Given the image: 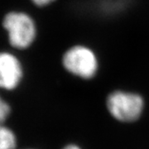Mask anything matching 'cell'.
Wrapping results in <instances>:
<instances>
[{
	"label": "cell",
	"mask_w": 149,
	"mask_h": 149,
	"mask_svg": "<svg viewBox=\"0 0 149 149\" xmlns=\"http://www.w3.org/2000/svg\"><path fill=\"white\" fill-rule=\"evenodd\" d=\"M65 69L82 79H91L98 71L99 61L95 53L86 46L77 45L69 48L62 58Z\"/></svg>",
	"instance_id": "cell-1"
},
{
	"label": "cell",
	"mask_w": 149,
	"mask_h": 149,
	"mask_svg": "<svg viewBox=\"0 0 149 149\" xmlns=\"http://www.w3.org/2000/svg\"><path fill=\"white\" fill-rule=\"evenodd\" d=\"M142 96L132 92L118 91L111 93L107 99V108L113 117L124 123L137 120L143 110Z\"/></svg>",
	"instance_id": "cell-2"
},
{
	"label": "cell",
	"mask_w": 149,
	"mask_h": 149,
	"mask_svg": "<svg viewBox=\"0 0 149 149\" xmlns=\"http://www.w3.org/2000/svg\"><path fill=\"white\" fill-rule=\"evenodd\" d=\"M3 27L8 33V38L13 47L24 49L32 45L37 31L34 21L24 13L12 12L3 19Z\"/></svg>",
	"instance_id": "cell-3"
},
{
	"label": "cell",
	"mask_w": 149,
	"mask_h": 149,
	"mask_svg": "<svg viewBox=\"0 0 149 149\" xmlns=\"http://www.w3.org/2000/svg\"><path fill=\"white\" fill-rule=\"evenodd\" d=\"M22 75L19 61L8 52L0 53V88L13 90L18 85Z\"/></svg>",
	"instance_id": "cell-4"
},
{
	"label": "cell",
	"mask_w": 149,
	"mask_h": 149,
	"mask_svg": "<svg viewBox=\"0 0 149 149\" xmlns=\"http://www.w3.org/2000/svg\"><path fill=\"white\" fill-rule=\"evenodd\" d=\"M16 139L13 133L0 124V149H14Z\"/></svg>",
	"instance_id": "cell-5"
},
{
	"label": "cell",
	"mask_w": 149,
	"mask_h": 149,
	"mask_svg": "<svg viewBox=\"0 0 149 149\" xmlns=\"http://www.w3.org/2000/svg\"><path fill=\"white\" fill-rule=\"evenodd\" d=\"M10 108L8 104L3 100V99L0 97V124L3 122H4L8 115L9 114Z\"/></svg>",
	"instance_id": "cell-6"
},
{
	"label": "cell",
	"mask_w": 149,
	"mask_h": 149,
	"mask_svg": "<svg viewBox=\"0 0 149 149\" xmlns=\"http://www.w3.org/2000/svg\"><path fill=\"white\" fill-rule=\"evenodd\" d=\"M55 0H32V3H34L37 6H46L50 4L51 3H52Z\"/></svg>",
	"instance_id": "cell-7"
},
{
	"label": "cell",
	"mask_w": 149,
	"mask_h": 149,
	"mask_svg": "<svg viewBox=\"0 0 149 149\" xmlns=\"http://www.w3.org/2000/svg\"><path fill=\"white\" fill-rule=\"evenodd\" d=\"M63 149H80V148H79L76 145H74V144H70V145H68V146L65 147Z\"/></svg>",
	"instance_id": "cell-8"
}]
</instances>
